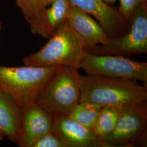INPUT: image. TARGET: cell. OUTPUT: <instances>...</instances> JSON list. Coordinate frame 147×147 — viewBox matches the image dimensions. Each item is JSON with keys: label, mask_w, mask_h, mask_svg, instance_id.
Returning a JSON list of instances; mask_svg holds the SVG:
<instances>
[{"label": "cell", "mask_w": 147, "mask_h": 147, "mask_svg": "<svg viewBox=\"0 0 147 147\" xmlns=\"http://www.w3.org/2000/svg\"><path fill=\"white\" fill-rule=\"evenodd\" d=\"M80 102L125 108L147 101V87L138 84L136 80L80 75Z\"/></svg>", "instance_id": "6da1fadb"}, {"label": "cell", "mask_w": 147, "mask_h": 147, "mask_svg": "<svg viewBox=\"0 0 147 147\" xmlns=\"http://www.w3.org/2000/svg\"><path fill=\"white\" fill-rule=\"evenodd\" d=\"M50 38L38 51L22 58L24 65L36 67L66 65L77 69L81 68L87 53V46L67 20L61 24Z\"/></svg>", "instance_id": "7a4b0ae2"}, {"label": "cell", "mask_w": 147, "mask_h": 147, "mask_svg": "<svg viewBox=\"0 0 147 147\" xmlns=\"http://www.w3.org/2000/svg\"><path fill=\"white\" fill-rule=\"evenodd\" d=\"M59 67L0 65V90L9 95L22 109L36 102L39 93Z\"/></svg>", "instance_id": "3957f363"}, {"label": "cell", "mask_w": 147, "mask_h": 147, "mask_svg": "<svg viewBox=\"0 0 147 147\" xmlns=\"http://www.w3.org/2000/svg\"><path fill=\"white\" fill-rule=\"evenodd\" d=\"M78 69L59 66L37 96L36 103L53 116H69L80 102Z\"/></svg>", "instance_id": "277c9868"}, {"label": "cell", "mask_w": 147, "mask_h": 147, "mask_svg": "<svg viewBox=\"0 0 147 147\" xmlns=\"http://www.w3.org/2000/svg\"><path fill=\"white\" fill-rule=\"evenodd\" d=\"M147 104L123 109L115 129L98 137V147H147Z\"/></svg>", "instance_id": "5b68a950"}, {"label": "cell", "mask_w": 147, "mask_h": 147, "mask_svg": "<svg viewBox=\"0 0 147 147\" xmlns=\"http://www.w3.org/2000/svg\"><path fill=\"white\" fill-rule=\"evenodd\" d=\"M87 53L99 55L131 56L147 53V7L142 3L134 11L128 30L104 44L86 47Z\"/></svg>", "instance_id": "8992f818"}, {"label": "cell", "mask_w": 147, "mask_h": 147, "mask_svg": "<svg viewBox=\"0 0 147 147\" xmlns=\"http://www.w3.org/2000/svg\"><path fill=\"white\" fill-rule=\"evenodd\" d=\"M87 75L141 81L147 87V63L121 55H99L87 53L81 68Z\"/></svg>", "instance_id": "52a82bcc"}, {"label": "cell", "mask_w": 147, "mask_h": 147, "mask_svg": "<svg viewBox=\"0 0 147 147\" xmlns=\"http://www.w3.org/2000/svg\"><path fill=\"white\" fill-rule=\"evenodd\" d=\"M70 4L94 18L110 39L120 37L130 27L118 11L104 0H69Z\"/></svg>", "instance_id": "ba28073f"}, {"label": "cell", "mask_w": 147, "mask_h": 147, "mask_svg": "<svg viewBox=\"0 0 147 147\" xmlns=\"http://www.w3.org/2000/svg\"><path fill=\"white\" fill-rule=\"evenodd\" d=\"M53 121V116L36 102L22 109L20 147H31L51 130Z\"/></svg>", "instance_id": "9c48e42d"}, {"label": "cell", "mask_w": 147, "mask_h": 147, "mask_svg": "<svg viewBox=\"0 0 147 147\" xmlns=\"http://www.w3.org/2000/svg\"><path fill=\"white\" fill-rule=\"evenodd\" d=\"M53 117L51 130L66 147H98V137L93 129L82 125L69 116Z\"/></svg>", "instance_id": "30bf717a"}, {"label": "cell", "mask_w": 147, "mask_h": 147, "mask_svg": "<svg viewBox=\"0 0 147 147\" xmlns=\"http://www.w3.org/2000/svg\"><path fill=\"white\" fill-rule=\"evenodd\" d=\"M67 20L74 30L82 37L87 47L104 44L110 40L105 31L94 19L71 4Z\"/></svg>", "instance_id": "8fae6325"}, {"label": "cell", "mask_w": 147, "mask_h": 147, "mask_svg": "<svg viewBox=\"0 0 147 147\" xmlns=\"http://www.w3.org/2000/svg\"><path fill=\"white\" fill-rule=\"evenodd\" d=\"M70 3L69 0H53L36 20L30 25L33 34L50 38L68 18Z\"/></svg>", "instance_id": "7c38bea8"}, {"label": "cell", "mask_w": 147, "mask_h": 147, "mask_svg": "<svg viewBox=\"0 0 147 147\" xmlns=\"http://www.w3.org/2000/svg\"><path fill=\"white\" fill-rule=\"evenodd\" d=\"M22 109L9 95L0 90V129L20 147Z\"/></svg>", "instance_id": "4fadbf2b"}, {"label": "cell", "mask_w": 147, "mask_h": 147, "mask_svg": "<svg viewBox=\"0 0 147 147\" xmlns=\"http://www.w3.org/2000/svg\"><path fill=\"white\" fill-rule=\"evenodd\" d=\"M124 108L116 106H103L93 130L98 137L105 136L113 131Z\"/></svg>", "instance_id": "5bb4252c"}, {"label": "cell", "mask_w": 147, "mask_h": 147, "mask_svg": "<svg viewBox=\"0 0 147 147\" xmlns=\"http://www.w3.org/2000/svg\"><path fill=\"white\" fill-rule=\"evenodd\" d=\"M102 107L89 102H79L69 116L82 125L93 129Z\"/></svg>", "instance_id": "9a60e30c"}, {"label": "cell", "mask_w": 147, "mask_h": 147, "mask_svg": "<svg viewBox=\"0 0 147 147\" xmlns=\"http://www.w3.org/2000/svg\"><path fill=\"white\" fill-rule=\"evenodd\" d=\"M53 0H16L27 23L31 24L42 14Z\"/></svg>", "instance_id": "2e32d148"}, {"label": "cell", "mask_w": 147, "mask_h": 147, "mask_svg": "<svg viewBox=\"0 0 147 147\" xmlns=\"http://www.w3.org/2000/svg\"><path fill=\"white\" fill-rule=\"evenodd\" d=\"M31 147H66L62 140L51 130L40 137Z\"/></svg>", "instance_id": "e0dca14e"}, {"label": "cell", "mask_w": 147, "mask_h": 147, "mask_svg": "<svg viewBox=\"0 0 147 147\" xmlns=\"http://www.w3.org/2000/svg\"><path fill=\"white\" fill-rule=\"evenodd\" d=\"M146 2L147 0H120L119 12L126 21L130 22L132 15L137 7Z\"/></svg>", "instance_id": "ac0fdd59"}, {"label": "cell", "mask_w": 147, "mask_h": 147, "mask_svg": "<svg viewBox=\"0 0 147 147\" xmlns=\"http://www.w3.org/2000/svg\"><path fill=\"white\" fill-rule=\"evenodd\" d=\"M5 137V134L0 129V142L2 141L3 140L4 137Z\"/></svg>", "instance_id": "d6986e66"}, {"label": "cell", "mask_w": 147, "mask_h": 147, "mask_svg": "<svg viewBox=\"0 0 147 147\" xmlns=\"http://www.w3.org/2000/svg\"><path fill=\"white\" fill-rule=\"evenodd\" d=\"M105 2L107 3H108L109 5H113V4H114L115 2H116V1L117 0H104Z\"/></svg>", "instance_id": "ffe728a7"}, {"label": "cell", "mask_w": 147, "mask_h": 147, "mask_svg": "<svg viewBox=\"0 0 147 147\" xmlns=\"http://www.w3.org/2000/svg\"><path fill=\"white\" fill-rule=\"evenodd\" d=\"M1 27H2V26H1V21H0V31H1Z\"/></svg>", "instance_id": "44dd1931"}]
</instances>
